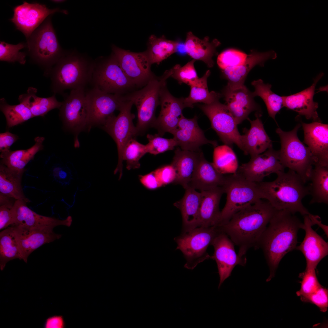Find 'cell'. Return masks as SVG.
<instances>
[{
    "label": "cell",
    "instance_id": "cell-1",
    "mask_svg": "<svg viewBox=\"0 0 328 328\" xmlns=\"http://www.w3.org/2000/svg\"><path fill=\"white\" fill-rule=\"evenodd\" d=\"M277 211L268 201L261 199L235 214L225 224L216 227L239 247L238 255L245 257L250 248H258L260 238Z\"/></svg>",
    "mask_w": 328,
    "mask_h": 328
},
{
    "label": "cell",
    "instance_id": "cell-2",
    "mask_svg": "<svg viewBox=\"0 0 328 328\" xmlns=\"http://www.w3.org/2000/svg\"><path fill=\"white\" fill-rule=\"evenodd\" d=\"M299 219L286 210H277L260 240L258 248L262 250L270 270L267 281L274 276L281 259L296 248L297 233L302 225Z\"/></svg>",
    "mask_w": 328,
    "mask_h": 328
},
{
    "label": "cell",
    "instance_id": "cell-3",
    "mask_svg": "<svg viewBox=\"0 0 328 328\" xmlns=\"http://www.w3.org/2000/svg\"><path fill=\"white\" fill-rule=\"evenodd\" d=\"M277 175L273 181L256 183L261 198L267 200L277 210H286L293 214L299 212L303 216H312L302 203L303 199L310 194L309 186L290 169Z\"/></svg>",
    "mask_w": 328,
    "mask_h": 328
},
{
    "label": "cell",
    "instance_id": "cell-4",
    "mask_svg": "<svg viewBox=\"0 0 328 328\" xmlns=\"http://www.w3.org/2000/svg\"><path fill=\"white\" fill-rule=\"evenodd\" d=\"M94 62L87 55L76 51L65 52L47 76L50 78L53 94H62L67 90L87 89L90 84Z\"/></svg>",
    "mask_w": 328,
    "mask_h": 328
},
{
    "label": "cell",
    "instance_id": "cell-5",
    "mask_svg": "<svg viewBox=\"0 0 328 328\" xmlns=\"http://www.w3.org/2000/svg\"><path fill=\"white\" fill-rule=\"evenodd\" d=\"M172 69L166 70L160 77L156 76L143 87L122 96L124 100L132 101L136 107L138 121L135 127L137 135L153 127L156 119L155 114L160 104V95L166 81L171 77Z\"/></svg>",
    "mask_w": 328,
    "mask_h": 328
},
{
    "label": "cell",
    "instance_id": "cell-6",
    "mask_svg": "<svg viewBox=\"0 0 328 328\" xmlns=\"http://www.w3.org/2000/svg\"><path fill=\"white\" fill-rule=\"evenodd\" d=\"M301 126L300 124H297L289 132L278 128L275 131L280 140L281 149L278 151L281 164L296 173L306 183L309 180L315 162L309 148L298 137L297 133Z\"/></svg>",
    "mask_w": 328,
    "mask_h": 328
},
{
    "label": "cell",
    "instance_id": "cell-7",
    "mask_svg": "<svg viewBox=\"0 0 328 328\" xmlns=\"http://www.w3.org/2000/svg\"><path fill=\"white\" fill-rule=\"evenodd\" d=\"M90 85L103 92L121 96L137 88L124 73L112 52L108 56L94 60Z\"/></svg>",
    "mask_w": 328,
    "mask_h": 328
},
{
    "label": "cell",
    "instance_id": "cell-8",
    "mask_svg": "<svg viewBox=\"0 0 328 328\" xmlns=\"http://www.w3.org/2000/svg\"><path fill=\"white\" fill-rule=\"evenodd\" d=\"M50 18L49 17L32 32L26 43L30 57L44 69V75L46 77L65 53L59 44Z\"/></svg>",
    "mask_w": 328,
    "mask_h": 328
},
{
    "label": "cell",
    "instance_id": "cell-9",
    "mask_svg": "<svg viewBox=\"0 0 328 328\" xmlns=\"http://www.w3.org/2000/svg\"><path fill=\"white\" fill-rule=\"evenodd\" d=\"M222 187L226 194V201L216 227L225 224L235 214L261 199L257 183L248 180L236 173L225 176Z\"/></svg>",
    "mask_w": 328,
    "mask_h": 328
},
{
    "label": "cell",
    "instance_id": "cell-10",
    "mask_svg": "<svg viewBox=\"0 0 328 328\" xmlns=\"http://www.w3.org/2000/svg\"><path fill=\"white\" fill-rule=\"evenodd\" d=\"M218 231L215 226L197 227L174 238L176 249L181 251L186 261V268L193 270L200 263L210 258L207 250Z\"/></svg>",
    "mask_w": 328,
    "mask_h": 328
},
{
    "label": "cell",
    "instance_id": "cell-11",
    "mask_svg": "<svg viewBox=\"0 0 328 328\" xmlns=\"http://www.w3.org/2000/svg\"><path fill=\"white\" fill-rule=\"evenodd\" d=\"M132 102L125 100L119 110L118 116L110 118L102 126V128L113 138L117 147L118 162L114 173H119L118 180L122 175L123 162L121 157L124 147L128 141L137 135L136 127L133 120L135 115L131 112Z\"/></svg>",
    "mask_w": 328,
    "mask_h": 328
},
{
    "label": "cell",
    "instance_id": "cell-12",
    "mask_svg": "<svg viewBox=\"0 0 328 328\" xmlns=\"http://www.w3.org/2000/svg\"><path fill=\"white\" fill-rule=\"evenodd\" d=\"M219 100L198 106L208 118L212 128L222 142L230 147L235 144L243 151L242 136L237 125L227 105Z\"/></svg>",
    "mask_w": 328,
    "mask_h": 328
},
{
    "label": "cell",
    "instance_id": "cell-13",
    "mask_svg": "<svg viewBox=\"0 0 328 328\" xmlns=\"http://www.w3.org/2000/svg\"><path fill=\"white\" fill-rule=\"evenodd\" d=\"M86 89L71 90L65 96L60 109V115L64 124L74 134V146L79 147L78 136L81 132L89 129L88 108Z\"/></svg>",
    "mask_w": 328,
    "mask_h": 328
},
{
    "label": "cell",
    "instance_id": "cell-14",
    "mask_svg": "<svg viewBox=\"0 0 328 328\" xmlns=\"http://www.w3.org/2000/svg\"><path fill=\"white\" fill-rule=\"evenodd\" d=\"M112 50L124 72L137 88L145 86L156 76L146 51L133 52L114 45Z\"/></svg>",
    "mask_w": 328,
    "mask_h": 328
},
{
    "label": "cell",
    "instance_id": "cell-15",
    "mask_svg": "<svg viewBox=\"0 0 328 328\" xmlns=\"http://www.w3.org/2000/svg\"><path fill=\"white\" fill-rule=\"evenodd\" d=\"M88 108L89 130L93 126L103 125L116 110H120L125 100L122 96L106 93L94 87L86 90Z\"/></svg>",
    "mask_w": 328,
    "mask_h": 328
},
{
    "label": "cell",
    "instance_id": "cell-16",
    "mask_svg": "<svg viewBox=\"0 0 328 328\" xmlns=\"http://www.w3.org/2000/svg\"><path fill=\"white\" fill-rule=\"evenodd\" d=\"M285 168L280 161L279 151L274 150L272 146L238 166L236 173L249 181L259 183L272 173L284 171Z\"/></svg>",
    "mask_w": 328,
    "mask_h": 328
},
{
    "label": "cell",
    "instance_id": "cell-17",
    "mask_svg": "<svg viewBox=\"0 0 328 328\" xmlns=\"http://www.w3.org/2000/svg\"><path fill=\"white\" fill-rule=\"evenodd\" d=\"M13 12V16L10 20L27 39L49 16L56 12L68 14L65 10L58 8L50 9L44 5L26 2L15 7Z\"/></svg>",
    "mask_w": 328,
    "mask_h": 328
},
{
    "label": "cell",
    "instance_id": "cell-18",
    "mask_svg": "<svg viewBox=\"0 0 328 328\" xmlns=\"http://www.w3.org/2000/svg\"><path fill=\"white\" fill-rule=\"evenodd\" d=\"M234 245L225 234L219 231L211 244L214 253L210 258L215 260L217 264L220 276L219 288L231 275L236 265L244 266L246 263V257H241L237 254Z\"/></svg>",
    "mask_w": 328,
    "mask_h": 328
},
{
    "label": "cell",
    "instance_id": "cell-19",
    "mask_svg": "<svg viewBox=\"0 0 328 328\" xmlns=\"http://www.w3.org/2000/svg\"><path fill=\"white\" fill-rule=\"evenodd\" d=\"M183 99L173 96L166 84L162 87L160 95L161 109L153 126L157 129L159 135L162 136L167 132L172 134L177 128L183 111L187 107Z\"/></svg>",
    "mask_w": 328,
    "mask_h": 328
},
{
    "label": "cell",
    "instance_id": "cell-20",
    "mask_svg": "<svg viewBox=\"0 0 328 328\" xmlns=\"http://www.w3.org/2000/svg\"><path fill=\"white\" fill-rule=\"evenodd\" d=\"M26 202L22 200H16L11 209L12 222L11 226L21 225L31 228L53 230L57 226L63 225L70 227L72 218L69 216L64 220L48 217L38 214L30 209Z\"/></svg>",
    "mask_w": 328,
    "mask_h": 328
},
{
    "label": "cell",
    "instance_id": "cell-21",
    "mask_svg": "<svg viewBox=\"0 0 328 328\" xmlns=\"http://www.w3.org/2000/svg\"><path fill=\"white\" fill-rule=\"evenodd\" d=\"M12 227L22 260L27 263L32 252L42 245L60 239L62 235L53 230L31 228L21 225Z\"/></svg>",
    "mask_w": 328,
    "mask_h": 328
},
{
    "label": "cell",
    "instance_id": "cell-22",
    "mask_svg": "<svg viewBox=\"0 0 328 328\" xmlns=\"http://www.w3.org/2000/svg\"><path fill=\"white\" fill-rule=\"evenodd\" d=\"M177 142V146L183 150L199 152L201 147L210 144L214 148L217 145L215 140H210L205 137L203 131L197 122V117L192 118L185 117L183 114L179 121L177 128L172 133Z\"/></svg>",
    "mask_w": 328,
    "mask_h": 328
},
{
    "label": "cell",
    "instance_id": "cell-23",
    "mask_svg": "<svg viewBox=\"0 0 328 328\" xmlns=\"http://www.w3.org/2000/svg\"><path fill=\"white\" fill-rule=\"evenodd\" d=\"M300 122L304 134L303 142L313 155L314 165L328 167V124L319 121Z\"/></svg>",
    "mask_w": 328,
    "mask_h": 328
},
{
    "label": "cell",
    "instance_id": "cell-24",
    "mask_svg": "<svg viewBox=\"0 0 328 328\" xmlns=\"http://www.w3.org/2000/svg\"><path fill=\"white\" fill-rule=\"evenodd\" d=\"M221 94L237 125L247 119L253 111H257L261 114L260 108L254 101L252 92L244 85L234 89L227 85Z\"/></svg>",
    "mask_w": 328,
    "mask_h": 328
},
{
    "label": "cell",
    "instance_id": "cell-25",
    "mask_svg": "<svg viewBox=\"0 0 328 328\" xmlns=\"http://www.w3.org/2000/svg\"><path fill=\"white\" fill-rule=\"evenodd\" d=\"M304 216L302 228L305 231L303 240L296 249L300 251L306 261V268L316 269L318 263L328 254V244L312 227L315 224L309 215Z\"/></svg>",
    "mask_w": 328,
    "mask_h": 328
},
{
    "label": "cell",
    "instance_id": "cell-26",
    "mask_svg": "<svg viewBox=\"0 0 328 328\" xmlns=\"http://www.w3.org/2000/svg\"><path fill=\"white\" fill-rule=\"evenodd\" d=\"M323 75V73L319 74L314 79L312 85L307 88L292 94L282 96L283 107L296 112L307 119L322 122L317 111L318 103L315 102L313 98L316 84Z\"/></svg>",
    "mask_w": 328,
    "mask_h": 328
},
{
    "label": "cell",
    "instance_id": "cell-27",
    "mask_svg": "<svg viewBox=\"0 0 328 328\" xmlns=\"http://www.w3.org/2000/svg\"><path fill=\"white\" fill-rule=\"evenodd\" d=\"M276 57V53L273 50L264 52L251 50L242 65L222 70L223 76L228 80L227 86L231 89L243 86L247 75L254 67L257 65L263 67L266 61Z\"/></svg>",
    "mask_w": 328,
    "mask_h": 328
},
{
    "label": "cell",
    "instance_id": "cell-28",
    "mask_svg": "<svg viewBox=\"0 0 328 328\" xmlns=\"http://www.w3.org/2000/svg\"><path fill=\"white\" fill-rule=\"evenodd\" d=\"M256 119L251 120L247 119L250 123L249 129L244 128V134L242 135L244 153L249 155L251 157L261 154L272 146V141L264 129L263 124L260 117L261 116L255 114Z\"/></svg>",
    "mask_w": 328,
    "mask_h": 328
},
{
    "label": "cell",
    "instance_id": "cell-29",
    "mask_svg": "<svg viewBox=\"0 0 328 328\" xmlns=\"http://www.w3.org/2000/svg\"><path fill=\"white\" fill-rule=\"evenodd\" d=\"M225 179V176L217 169L213 163L206 160L202 152L188 186L201 191L210 190L222 187Z\"/></svg>",
    "mask_w": 328,
    "mask_h": 328
},
{
    "label": "cell",
    "instance_id": "cell-30",
    "mask_svg": "<svg viewBox=\"0 0 328 328\" xmlns=\"http://www.w3.org/2000/svg\"><path fill=\"white\" fill-rule=\"evenodd\" d=\"M183 197L174 203L181 213L182 220V233L198 227L201 193L190 186L185 189Z\"/></svg>",
    "mask_w": 328,
    "mask_h": 328
},
{
    "label": "cell",
    "instance_id": "cell-31",
    "mask_svg": "<svg viewBox=\"0 0 328 328\" xmlns=\"http://www.w3.org/2000/svg\"><path fill=\"white\" fill-rule=\"evenodd\" d=\"M201 151L195 152L176 148L171 164L176 173L174 183L185 189L189 185L199 161Z\"/></svg>",
    "mask_w": 328,
    "mask_h": 328
},
{
    "label": "cell",
    "instance_id": "cell-32",
    "mask_svg": "<svg viewBox=\"0 0 328 328\" xmlns=\"http://www.w3.org/2000/svg\"><path fill=\"white\" fill-rule=\"evenodd\" d=\"M201 201L198 227L216 226L220 218L219 203L224 193L222 187L201 191Z\"/></svg>",
    "mask_w": 328,
    "mask_h": 328
},
{
    "label": "cell",
    "instance_id": "cell-33",
    "mask_svg": "<svg viewBox=\"0 0 328 328\" xmlns=\"http://www.w3.org/2000/svg\"><path fill=\"white\" fill-rule=\"evenodd\" d=\"M220 44L217 39L210 42L209 37L207 36L200 39L189 32L187 34L184 45L187 54L195 60L203 61L208 67L211 68L214 64L212 57L218 53L216 48Z\"/></svg>",
    "mask_w": 328,
    "mask_h": 328
},
{
    "label": "cell",
    "instance_id": "cell-34",
    "mask_svg": "<svg viewBox=\"0 0 328 328\" xmlns=\"http://www.w3.org/2000/svg\"><path fill=\"white\" fill-rule=\"evenodd\" d=\"M24 171L13 169L1 164L0 166V193L16 200L29 202V200L24 193L21 184Z\"/></svg>",
    "mask_w": 328,
    "mask_h": 328
},
{
    "label": "cell",
    "instance_id": "cell-35",
    "mask_svg": "<svg viewBox=\"0 0 328 328\" xmlns=\"http://www.w3.org/2000/svg\"><path fill=\"white\" fill-rule=\"evenodd\" d=\"M44 140L43 137H37L35 138V144L29 149L13 151L9 150L1 152V164L13 169L25 170L27 164L33 159L38 152L42 149Z\"/></svg>",
    "mask_w": 328,
    "mask_h": 328
},
{
    "label": "cell",
    "instance_id": "cell-36",
    "mask_svg": "<svg viewBox=\"0 0 328 328\" xmlns=\"http://www.w3.org/2000/svg\"><path fill=\"white\" fill-rule=\"evenodd\" d=\"M18 100L19 104L15 105L8 104L4 98L0 100V110L5 116L9 128L22 124L33 118L29 107L28 94L20 95Z\"/></svg>",
    "mask_w": 328,
    "mask_h": 328
},
{
    "label": "cell",
    "instance_id": "cell-37",
    "mask_svg": "<svg viewBox=\"0 0 328 328\" xmlns=\"http://www.w3.org/2000/svg\"><path fill=\"white\" fill-rule=\"evenodd\" d=\"M312 170L309 186L312 198L310 204L314 203H328V167L314 165Z\"/></svg>",
    "mask_w": 328,
    "mask_h": 328
},
{
    "label": "cell",
    "instance_id": "cell-38",
    "mask_svg": "<svg viewBox=\"0 0 328 328\" xmlns=\"http://www.w3.org/2000/svg\"><path fill=\"white\" fill-rule=\"evenodd\" d=\"M210 73V70H207L202 77L199 78L194 84L190 86L189 95L184 98L183 99L187 107L192 108L193 104L197 103L209 104L219 100L222 97L221 94L216 91H209L207 80Z\"/></svg>",
    "mask_w": 328,
    "mask_h": 328
},
{
    "label": "cell",
    "instance_id": "cell-39",
    "mask_svg": "<svg viewBox=\"0 0 328 328\" xmlns=\"http://www.w3.org/2000/svg\"><path fill=\"white\" fill-rule=\"evenodd\" d=\"M179 42L167 39L164 36L157 37L154 35L149 38L146 51L152 64H158L177 52Z\"/></svg>",
    "mask_w": 328,
    "mask_h": 328
},
{
    "label": "cell",
    "instance_id": "cell-40",
    "mask_svg": "<svg viewBox=\"0 0 328 328\" xmlns=\"http://www.w3.org/2000/svg\"><path fill=\"white\" fill-rule=\"evenodd\" d=\"M251 84L255 88L254 92H252L253 97L258 96L262 99L266 105L269 116L276 123L275 116L283 107V96L273 92L271 90L272 85L265 84L261 79L254 80Z\"/></svg>",
    "mask_w": 328,
    "mask_h": 328
},
{
    "label": "cell",
    "instance_id": "cell-41",
    "mask_svg": "<svg viewBox=\"0 0 328 328\" xmlns=\"http://www.w3.org/2000/svg\"><path fill=\"white\" fill-rule=\"evenodd\" d=\"M22 260L12 227L10 226L0 233V269L3 270L7 263L12 260Z\"/></svg>",
    "mask_w": 328,
    "mask_h": 328
},
{
    "label": "cell",
    "instance_id": "cell-42",
    "mask_svg": "<svg viewBox=\"0 0 328 328\" xmlns=\"http://www.w3.org/2000/svg\"><path fill=\"white\" fill-rule=\"evenodd\" d=\"M213 164L221 173H235L238 168L237 156L232 149L226 145L214 148Z\"/></svg>",
    "mask_w": 328,
    "mask_h": 328
},
{
    "label": "cell",
    "instance_id": "cell-43",
    "mask_svg": "<svg viewBox=\"0 0 328 328\" xmlns=\"http://www.w3.org/2000/svg\"><path fill=\"white\" fill-rule=\"evenodd\" d=\"M37 92V89L32 87H29L27 91L33 117L43 116L51 110L61 107L63 102L57 100L55 94L48 97H42L36 95Z\"/></svg>",
    "mask_w": 328,
    "mask_h": 328
},
{
    "label": "cell",
    "instance_id": "cell-44",
    "mask_svg": "<svg viewBox=\"0 0 328 328\" xmlns=\"http://www.w3.org/2000/svg\"><path fill=\"white\" fill-rule=\"evenodd\" d=\"M145 145L132 138L127 142L123 152L121 161L125 160L126 168L128 170L138 169L140 167V159L147 153Z\"/></svg>",
    "mask_w": 328,
    "mask_h": 328
},
{
    "label": "cell",
    "instance_id": "cell-45",
    "mask_svg": "<svg viewBox=\"0 0 328 328\" xmlns=\"http://www.w3.org/2000/svg\"><path fill=\"white\" fill-rule=\"evenodd\" d=\"M27 47V44L20 43L16 45L0 42V60L9 63L18 62L24 64L26 62V54L20 50Z\"/></svg>",
    "mask_w": 328,
    "mask_h": 328
},
{
    "label": "cell",
    "instance_id": "cell-46",
    "mask_svg": "<svg viewBox=\"0 0 328 328\" xmlns=\"http://www.w3.org/2000/svg\"><path fill=\"white\" fill-rule=\"evenodd\" d=\"M315 268H306L305 270L299 274L301 279L300 289L296 292L300 299L313 293L321 285L318 280Z\"/></svg>",
    "mask_w": 328,
    "mask_h": 328
},
{
    "label": "cell",
    "instance_id": "cell-47",
    "mask_svg": "<svg viewBox=\"0 0 328 328\" xmlns=\"http://www.w3.org/2000/svg\"><path fill=\"white\" fill-rule=\"evenodd\" d=\"M196 60L193 59L183 67L177 64L172 69L173 73L171 77L176 80L180 84L185 83L190 86L198 79L194 66Z\"/></svg>",
    "mask_w": 328,
    "mask_h": 328
},
{
    "label": "cell",
    "instance_id": "cell-48",
    "mask_svg": "<svg viewBox=\"0 0 328 328\" xmlns=\"http://www.w3.org/2000/svg\"><path fill=\"white\" fill-rule=\"evenodd\" d=\"M147 137L149 142L145 145L147 152L154 155L173 150L177 146V142L173 138H165L158 134H148Z\"/></svg>",
    "mask_w": 328,
    "mask_h": 328
},
{
    "label": "cell",
    "instance_id": "cell-49",
    "mask_svg": "<svg viewBox=\"0 0 328 328\" xmlns=\"http://www.w3.org/2000/svg\"><path fill=\"white\" fill-rule=\"evenodd\" d=\"M247 55L239 51L233 49L225 50L218 55L217 63L219 68L224 70L242 65L245 61Z\"/></svg>",
    "mask_w": 328,
    "mask_h": 328
},
{
    "label": "cell",
    "instance_id": "cell-50",
    "mask_svg": "<svg viewBox=\"0 0 328 328\" xmlns=\"http://www.w3.org/2000/svg\"><path fill=\"white\" fill-rule=\"evenodd\" d=\"M316 306L322 312H325L328 307V291L322 285L313 293L301 299Z\"/></svg>",
    "mask_w": 328,
    "mask_h": 328
},
{
    "label": "cell",
    "instance_id": "cell-51",
    "mask_svg": "<svg viewBox=\"0 0 328 328\" xmlns=\"http://www.w3.org/2000/svg\"><path fill=\"white\" fill-rule=\"evenodd\" d=\"M154 171L163 186L174 183L176 180V172L171 164L163 166Z\"/></svg>",
    "mask_w": 328,
    "mask_h": 328
},
{
    "label": "cell",
    "instance_id": "cell-52",
    "mask_svg": "<svg viewBox=\"0 0 328 328\" xmlns=\"http://www.w3.org/2000/svg\"><path fill=\"white\" fill-rule=\"evenodd\" d=\"M138 176L141 183L149 190H155L163 186L154 171L145 175H139Z\"/></svg>",
    "mask_w": 328,
    "mask_h": 328
},
{
    "label": "cell",
    "instance_id": "cell-53",
    "mask_svg": "<svg viewBox=\"0 0 328 328\" xmlns=\"http://www.w3.org/2000/svg\"><path fill=\"white\" fill-rule=\"evenodd\" d=\"M18 138L17 135L9 132L0 133V152H2L10 150V147Z\"/></svg>",
    "mask_w": 328,
    "mask_h": 328
},
{
    "label": "cell",
    "instance_id": "cell-54",
    "mask_svg": "<svg viewBox=\"0 0 328 328\" xmlns=\"http://www.w3.org/2000/svg\"><path fill=\"white\" fill-rule=\"evenodd\" d=\"M12 208L2 205L0 206V230L5 229L11 226L12 222L11 209Z\"/></svg>",
    "mask_w": 328,
    "mask_h": 328
},
{
    "label": "cell",
    "instance_id": "cell-55",
    "mask_svg": "<svg viewBox=\"0 0 328 328\" xmlns=\"http://www.w3.org/2000/svg\"><path fill=\"white\" fill-rule=\"evenodd\" d=\"M53 174L56 180L63 184L69 183L72 179L71 173L69 171L59 166L53 168Z\"/></svg>",
    "mask_w": 328,
    "mask_h": 328
},
{
    "label": "cell",
    "instance_id": "cell-56",
    "mask_svg": "<svg viewBox=\"0 0 328 328\" xmlns=\"http://www.w3.org/2000/svg\"><path fill=\"white\" fill-rule=\"evenodd\" d=\"M65 326V322L63 316H54L47 319L44 324L45 328H63Z\"/></svg>",
    "mask_w": 328,
    "mask_h": 328
},
{
    "label": "cell",
    "instance_id": "cell-57",
    "mask_svg": "<svg viewBox=\"0 0 328 328\" xmlns=\"http://www.w3.org/2000/svg\"><path fill=\"white\" fill-rule=\"evenodd\" d=\"M14 198L0 193V205H5L12 208L15 202Z\"/></svg>",
    "mask_w": 328,
    "mask_h": 328
},
{
    "label": "cell",
    "instance_id": "cell-58",
    "mask_svg": "<svg viewBox=\"0 0 328 328\" xmlns=\"http://www.w3.org/2000/svg\"><path fill=\"white\" fill-rule=\"evenodd\" d=\"M51 1L54 3H60L66 1L64 0H51Z\"/></svg>",
    "mask_w": 328,
    "mask_h": 328
}]
</instances>
